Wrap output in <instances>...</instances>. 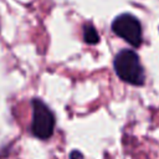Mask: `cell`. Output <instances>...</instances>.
<instances>
[{
    "label": "cell",
    "mask_w": 159,
    "mask_h": 159,
    "mask_svg": "<svg viewBox=\"0 0 159 159\" xmlns=\"http://www.w3.org/2000/svg\"><path fill=\"white\" fill-rule=\"evenodd\" d=\"M114 71L117 76L133 86H142L145 82L144 68L139 61V56L133 50L119 51L113 61Z\"/></svg>",
    "instance_id": "cell-1"
},
{
    "label": "cell",
    "mask_w": 159,
    "mask_h": 159,
    "mask_svg": "<svg viewBox=\"0 0 159 159\" xmlns=\"http://www.w3.org/2000/svg\"><path fill=\"white\" fill-rule=\"evenodd\" d=\"M32 104V122L31 132L40 139H47L52 135L55 129V117L51 109L40 99L35 98Z\"/></svg>",
    "instance_id": "cell-2"
},
{
    "label": "cell",
    "mask_w": 159,
    "mask_h": 159,
    "mask_svg": "<svg viewBox=\"0 0 159 159\" xmlns=\"http://www.w3.org/2000/svg\"><path fill=\"white\" fill-rule=\"evenodd\" d=\"M112 31L125 40L129 45L139 47L142 43V25L139 20L130 14H120L112 22Z\"/></svg>",
    "instance_id": "cell-3"
},
{
    "label": "cell",
    "mask_w": 159,
    "mask_h": 159,
    "mask_svg": "<svg viewBox=\"0 0 159 159\" xmlns=\"http://www.w3.org/2000/svg\"><path fill=\"white\" fill-rule=\"evenodd\" d=\"M82 36L83 41L88 45H94L99 42V35L96 30V27L92 24H86L82 27Z\"/></svg>",
    "instance_id": "cell-4"
},
{
    "label": "cell",
    "mask_w": 159,
    "mask_h": 159,
    "mask_svg": "<svg viewBox=\"0 0 159 159\" xmlns=\"http://www.w3.org/2000/svg\"><path fill=\"white\" fill-rule=\"evenodd\" d=\"M71 159H83V155L80 153V152H72L71 155H70Z\"/></svg>",
    "instance_id": "cell-5"
}]
</instances>
